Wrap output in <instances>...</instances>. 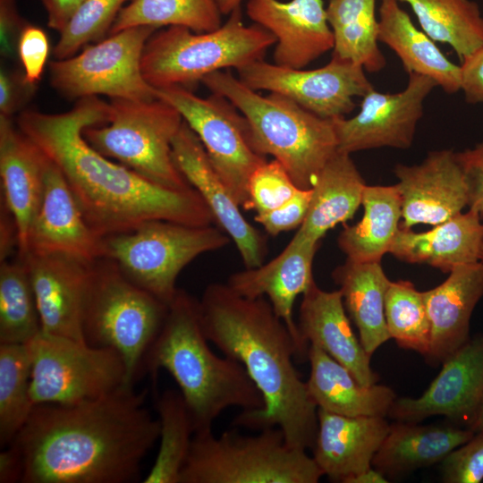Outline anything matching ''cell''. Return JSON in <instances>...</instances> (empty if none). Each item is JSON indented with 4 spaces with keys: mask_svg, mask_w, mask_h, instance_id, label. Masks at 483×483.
<instances>
[{
    "mask_svg": "<svg viewBox=\"0 0 483 483\" xmlns=\"http://www.w3.org/2000/svg\"><path fill=\"white\" fill-rule=\"evenodd\" d=\"M183 123L179 111L161 98H113L107 122L88 126L83 136L105 157L165 188L192 187L178 169L172 143Z\"/></svg>",
    "mask_w": 483,
    "mask_h": 483,
    "instance_id": "obj_9",
    "label": "cell"
},
{
    "mask_svg": "<svg viewBox=\"0 0 483 483\" xmlns=\"http://www.w3.org/2000/svg\"><path fill=\"white\" fill-rule=\"evenodd\" d=\"M199 307L208 341L243 366L264 400L263 408L242 411L232 424L258 430L277 427L290 446L311 449L318 406L294 366V339L268 300L246 298L227 284L213 283Z\"/></svg>",
    "mask_w": 483,
    "mask_h": 483,
    "instance_id": "obj_3",
    "label": "cell"
},
{
    "mask_svg": "<svg viewBox=\"0 0 483 483\" xmlns=\"http://www.w3.org/2000/svg\"><path fill=\"white\" fill-rule=\"evenodd\" d=\"M475 434L471 428L446 425H421L397 421L372 461V466L387 479L440 463L453 449Z\"/></svg>",
    "mask_w": 483,
    "mask_h": 483,
    "instance_id": "obj_30",
    "label": "cell"
},
{
    "mask_svg": "<svg viewBox=\"0 0 483 483\" xmlns=\"http://www.w3.org/2000/svg\"><path fill=\"white\" fill-rule=\"evenodd\" d=\"M159 447L144 483H180L194 435L191 412L179 390L167 389L156 401Z\"/></svg>",
    "mask_w": 483,
    "mask_h": 483,
    "instance_id": "obj_36",
    "label": "cell"
},
{
    "mask_svg": "<svg viewBox=\"0 0 483 483\" xmlns=\"http://www.w3.org/2000/svg\"><path fill=\"white\" fill-rule=\"evenodd\" d=\"M389 480L373 466L351 478L347 483H386Z\"/></svg>",
    "mask_w": 483,
    "mask_h": 483,
    "instance_id": "obj_53",
    "label": "cell"
},
{
    "mask_svg": "<svg viewBox=\"0 0 483 483\" xmlns=\"http://www.w3.org/2000/svg\"><path fill=\"white\" fill-rule=\"evenodd\" d=\"M345 309L356 326L366 352L372 354L391 337L385 318V298L391 281L380 261L346 258L332 273Z\"/></svg>",
    "mask_w": 483,
    "mask_h": 483,
    "instance_id": "obj_31",
    "label": "cell"
},
{
    "mask_svg": "<svg viewBox=\"0 0 483 483\" xmlns=\"http://www.w3.org/2000/svg\"><path fill=\"white\" fill-rule=\"evenodd\" d=\"M18 250V231L15 220L3 202L0 213V262L11 258Z\"/></svg>",
    "mask_w": 483,
    "mask_h": 483,
    "instance_id": "obj_51",
    "label": "cell"
},
{
    "mask_svg": "<svg viewBox=\"0 0 483 483\" xmlns=\"http://www.w3.org/2000/svg\"><path fill=\"white\" fill-rule=\"evenodd\" d=\"M312 190L299 189L297 192L282 206L254 217L265 231L273 236L282 232L299 228L304 222L309 211Z\"/></svg>",
    "mask_w": 483,
    "mask_h": 483,
    "instance_id": "obj_45",
    "label": "cell"
},
{
    "mask_svg": "<svg viewBox=\"0 0 483 483\" xmlns=\"http://www.w3.org/2000/svg\"><path fill=\"white\" fill-rule=\"evenodd\" d=\"M326 11L334 35V55L369 72L385 68L386 61L378 47L376 0H329Z\"/></svg>",
    "mask_w": 483,
    "mask_h": 483,
    "instance_id": "obj_34",
    "label": "cell"
},
{
    "mask_svg": "<svg viewBox=\"0 0 483 483\" xmlns=\"http://www.w3.org/2000/svg\"><path fill=\"white\" fill-rule=\"evenodd\" d=\"M307 360V388L318 409L345 416H388L397 398L391 387L361 385L347 368L313 344L309 345Z\"/></svg>",
    "mask_w": 483,
    "mask_h": 483,
    "instance_id": "obj_28",
    "label": "cell"
},
{
    "mask_svg": "<svg viewBox=\"0 0 483 483\" xmlns=\"http://www.w3.org/2000/svg\"><path fill=\"white\" fill-rule=\"evenodd\" d=\"M199 300L184 290L169 305L163 327L144 362L155 377L161 369L176 382L193 422L194 433L212 429L227 409L259 410L263 397L243 366L209 347Z\"/></svg>",
    "mask_w": 483,
    "mask_h": 483,
    "instance_id": "obj_4",
    "label": "cell"
},
{
    "mask_svg": "<svg viewBox=\"0 0 483 483\" xmlns=\"http://www.w3.org/2000/svg\"><path fill=\"white\" fill-rule=\"evenodd\" d=\"M322 476L313 457L290 446L277 427L253 436L231 429L216 436L209 429L194 433L180 483H317Z\"/></svg>",
    "mask_w": 483,
    "mask_h": 483,
    "instance_id": "obj_7",
    "label": "cell"
},
{
    "mask_svg": "<svg viewBox=\"0 0 483 483\" xmlns=\"http://www.w3.org/2000/svg\"><path fill=\"white\" fill-rule=\"evenodd\" d=\"M460 68L461 90L466 102L483 103V45L465 57Z\"/></svg>",
    "mask_w": 483,
    "mask_h": 483,
    "instance_id": "obj_48",
    "label": "cell"
},
{
    "mask_svg": "<svg viewBox=\"0 0 483 483\" xmlns=\"http://www.w3.org/2000/svg\"><path fill=\"white\" fill-rule=\"evenodd\" d=\"M155 89L157 97L175 107L196 133L235 201L250 209V179L267 159L254 149L244 116L221 95L201 97L180 86Z\"/></svg>",
    "mask_w": 483,
    "mask_h": 483,
    "instance_id": "obj_13",
    "label": "cell"
},
{
    "mask_svg": "<svg viewBox=\"0 0 483 483\" xmlns=\"http://www.w3.org/2000/svg\"><path fill=\"white\" fill-rule=\"evenodd\" d=\"M390 428L386 417L345 416L318 409L313 459L333 481H347L372 466Z\"/></svg>",
    "mask_w": 483,
    "mask_h": 483,
    "instance_id": "obj_24",
    "label": "cell"
},
{
    "mask_svg": "<svg viewBox=\"0 0 483 483\" xmlns=\"http://www.w3.org/2000/svg\"><path fill=\"white\" fill-rule=\"evenodd\" d=\"M219 0H131L119 12L109 32L135 26H183L208 32L222 25Z\"/></svg>",
    "mask_w": 483,
    "mask_h": 483,
    "instance_id": "obj_38",
    "label": "cell"
},
{
    "mask_svg": "<svg viewBox=\"0 0 483 483\" xmlns=\"http://www.w3.org/2000/svg\"><path fill=\"white\" fill-rule=\"evenodd\" d=\"M147 395L121 386L74 404L35 405L10 444L21 458V482L139 481L141 462L159 438Z\"/></svg>",
    "mask_w": 483,
    "mask_h": 483,
    "instance_id": "obj_2",
    "label": "cell"
},
{
    "mask_svg": "<svg viewBox=\"0 0 483 483\" xmlns=\"http://www.w3.org/2000/svg\"><path fill=\"white\" fill-rule=\"evenodd\" d=\"M246 13L275 37L273 58L277 65L303 69L334 49L323 0H247Z\"/></svg>",
    "mask_w": 483,
    "mask_h": 483,
    "instance_id": "obj_22",
    "label": "cell"
},
{
    "mask_svg": "<svg viewBox=\"0 0 483 483\" xmlns=\"http://www.w3.org/2000/svg\"><path fill=\"white\" fill-rule=\"evenodd\" d=\"M201 82L211 93L228 99L244 116L258 153L278 161L298 188H312L322 168L337 152L331 119L282 95L270 92L262 96L229 71L212 72Z\"/></svg>",
    "mask_w": 483,
    "mask_h": 483,
    "instance_id": "obj_5",
    "label": "cell"
},
{
    "mask_svg": "<svg viewBox=\"0 0 483 483\" xmlns=\"http://www.w3.org/2000/svg\"><path fill=\"white\" fill-rule=\"evenodd\" d=\"M49 40L46 32L33 24L27 23L17 43V55L23 69L27 84L37 88L49 55Z\"/></svg>",
    "mask_w": 483,
    "mask_h": 483,
    "instance_id": "obj_44",
    "label": "cell"
},
{
    "mask_svg": "<svg viewBox=\"0 0 483 483\" xmlns=\"http://www.w3.org/2000/svg\"><path fill=\"white\" fill-rule=\"evenodd\" d=\"M297 322L306 346L316 345L347 368L363 386L378 381L369 354L355 335L341 292L325 291L316 282L301 295Z\"/></svg>",
    "mask_w": 483,
    "mask_h": 483,
    "instance_id": "obj_23",
    "label": "cell"
},
{
    "mask_svg": "<svg viewBox=\"0 0 483 483\" xmlns=\"http://www.w3.org/2000/svg\"><path fill=\"white\" fill-rule=\"evenodd\" d=\"M275 37L254 23L247 26L241 7L226 22L208 32H195L183 26L155 31L141 56V72L154 89L187 88L223 69L239 70L263 60Z\"/></svg>",
    "mask_w": 483,
    "mask_h": 483,
    "instance_id": "obj_6",
    "label": "cell"
},
{
    "mask_svg": "<svg viewBox=\"0 0 483 483\" xmlns=\"http://www.w3.org/2000/svg\"><path fill=\"white\" fill-rule=\"evenodd\" d=\"M402 202L401 227L435 226L468 207L469 190L457 152L434 150L418 165L394 169Z\"/></svg>",
    "mask_w": 483,
    "mask_h": 483,
    "instance_id": "obj_17",
    "label": "cell"
},
{
    "mask_svg": "<svg viewBox=\"0 0 483 483\" xmlns=\"http://www.w3.org/2000/svg\"><path fill=\"white\" fill-rule=\"evenodd\" d=\"M26 344L31 360L34 406L74 404L125 386V365L114 349L43 331Z\"/></svg>",
    "mask_w": 483,
    "mask_h": 483,
    "instance_id": "obj_11",
    "label": "cell"
},
{
    "mask_svg": "<svg viewBox=\"0 0 483 483\" xmlns=\"http://www.w3.org/2000/svg\"><path fill=\"white\" fill-rule=\"evenodd\" d=\"M361 206V219L341 231L338 246L349 259L380 261L390 252L401 227L402 202L396 185H367Z\"/></svg>",
    "mask_w": 483,
    "mask_h": 483,
    "instance_id": "obj_33",
    "label": "cell"
},
{
    "mask_svg": "<svg viewBox=\"0 0 483 483\" xmlns=\"http://www.w3.org/2000/svg\"><path fill=\"white\" fill-rule=\"evenodd\" d=\"M30 381L31 360L27 344L0 343L1 447L13 441L32 411Z\"/></svg>",
    "mask_w": 483,
    "mask_h": 483,
    "instance_id": "obj_39",
    "label": "cell"
},
{
    "mask_svg": "<svg viewBox=\"0 0 483 483\" xmlns=\"http://www.w3.org/2000/svg\"><path fill=\"white\" fill-rule=\"evenodd\" d=\"M366 186L351 154L337 150L311 188L309 211L298 232L320 242L329 230L353 217L361 206Z\"/></svg>",
    "mask_w": 483,
    "mask_h": 483,
    "instance_id": "obj_32",
    "label": "cell"
},
{
    "mask_svg": "<svg viewBox=\"0 0 483 483\" xmlns=\"http://www.w3.org/2000/svg\"><path fill=\"white\" fill-rule=\"evenodd\" d=\"M41 153V152H40ZM42 155L44 191L26 254H64L87 261L103 258V237L86 222L58 167Z\"/></svg>",
    "mask_w": 483,
    "mask_h": 483,
    "instance_id": "obj_20",
    "label": "cell"
},
{
    "mask_svg": "<svg viewBox=\"0 0 483 483\" xmlns=\"http://www.w3.org/2000/svg\"><path fill=\"white\" fill-rule=\"evenodd\" d=\"M422 292L430 326V345L424 358L436 366L470 339V318L483 297V264L458 266L442 284Z\"/></svg>",
    "mask_w": 483,
    "mask_h": 483,
    "instance_id": "obj_25",
    "label": "cell"
},
{
    "mask_svg": "<svg viewBox=\"0 0 483 483\" xmlns=\"http://www.w3.org/2000/svg\"><path fill=\"white\" fill-rule=\"evenodd\" d=\"M131 0H86L60 32L53 55L64 59L82 47L103 38L110 30L121 9Z\"/></svg>",
    "mask_w": 483,
    "mask_h": 483,
    "instance_id": "obj_41",
    "label": "cell"
},
{
    "mask_svg": "<svg viewBox=\"0 0 483 483\" xmlns=\"http://www.w3.org/2000/svg\"><path fill=\"white\" fill-rule=\"evenodd\" d=\"M157 28L135 26L87 46L80 54L49 63L51 86L78 100L106 95L128 100H152L156 89L143 77L144 47Z\"/></svg>",
    "mask_w": 483,
    "mask_h": 483,
    "instance_id": "obj_12",
    "label": "cell"
},
{
    "mask_svg": "<svg viewBox=\"0 0 483 483\" xmlns=\"http://www.w3.org/2000/svg\"><path fill=\"white\" fill-rule=\"evenodd\" d=\"M406 3L434 41L448 44L461 61L483 45V15L471 0H398Z\"/></svg>",
    "mask_w": 483,
    "mask_h": 483,
    "instance_id": "obj_35",
    "label": "cell"
},
{
    "mask_svg": "<svg viewBox=\"0 0 483 483\" xmlns=\"http://www.w3.org/2000/svg\"><path fill=\"white\" fill-rule=\"evenodd\" d=\"M436 87L430 77L411 73L400 92L382 93L372 88L362 97L353 117L331 119L337 150L352 154L380 148H409L423 116L425 100Z\"/></svg>",
    "mask_w": 483,
    "mask_h": 483,
    "instance_id": "obj_15",
    "label": "cell"
},
{
    "mask_svg": "<svg viewBox=\"0 0 483 483\" xmlns=\"http://www.w3.org/2000/svg\"><path fill=\"white\" fill-rule=\"evenodd\" d=\"M244 0H219L222 14H230L234 9L241 7Z\"/></svg>",
    "mask_w": 483,
    "mask_h": 483,
    "instance_id": "obj_54",
    "label": "cell"
},
{
    "mask_svg": "<svg viewBox=\"0 0 483 483\" xmlns=\"http://www.w3.org/2000/svg\"><path fill=\"white\" fill-rule=\"evenodd\" d=\"M320 242L297 231L285 248L267 263L231 275L227 285L250 299L266 297L275 314L284 322L297 347L298 360H307L308 346L302 342L293 318V306L315 282L313 260Z\"/></svg>",
    "mask_w": 483,
    "mask_h": 483,
    "instance_id": "obj_19",
    "label": "cell"
},
{
    "mask_svg": "<svg viewBox=\"0 0 483 483\" xmlns=\"http://www.w3.org/2000/svg\"><path fill=\"white\" fill-rule=\"evenodd\" d=\"M479 261L483 264V222H482V236L480 242Z\"/></svg>",
    "mask_w": 483,
    "mask_h": 483,
    "instance_id": "obj_56",
    "label": "cell"
},
{
    "mask_svg": "<svg viewBox=\"0 0 483 483\" xmlns=\"http://www.w3.org/2000/svg\"><path fill=\"white\" fill-rule=\"evenodd\" d=\"M469 190L468 208L483 215V141L457 152Z\"/></svg>",
    "mask_w": 483,
    "mask_h": 483,
    "instance_id": "obj_46",
    "label": "cell"
},
{
    "mask_svg": "<svg viewBox=\"0 0 483 483\" xmlns=\"http://www.w3.org/2000/svg\"><path fill=\"white\" fill-rule=\"evenodd\" d=\"M237 72L249 88L286 97L326 119L351 113L355 108L354 97H362L373 88L362 66L334 55L327 64L312 70L259 60Z\"/></svg>",
    "mask_w": 483,
    "mask_h": 483,
    "instance_id": "obj_14",
    "label": "cell"
},
{
    "mask_svg": "<svg viewBox=\"0 0 483 483\" xmlns=\"http://www.w3.org/2000/svg\"><path fill=\"white\" fill-rule=\"evenodd\" d=\"M36 87L30 86L23 74L1 68L0 115L12 117L33 96Z\"/></svg>",
    "mask_w": 483,
    "mask_h": 483,
    "instance_id": "obj_47",
    "label": "cell"
},
{
    "mask_svg": "<svg viewBox=\"0 0 483 483\" xmlns=\"http://www.w3.org/2000/svg\"><path fill=\"white\" fill-rule=\"evenodd\" d=\"M398 0H381L378 10V41L386 45L401 60L408 74L433 79L445 92L461 90V68L419 30Z\"/></svg>",
    "mask_w": 483,
    "mask_h": 483,
    "instance_id": "obj_29",
    "label": "cell"
},
{
    "mask_svg": "<svg viewBox=\"0 0 483 483\" xmlns=\"http://www.w3.org/2000/svg\"><path fill=\"white\" fill-rule=\"evenodd\" d=\"M385 318L390 337L406 350L425 357L430 345V326L423 292L406 280L390 283L385 298Z\"/></svg>",
    "mask_w": 483,
    "mask_h": 483,
    "instance_id": "obj_40",
    "label": "cell"
},
{
    "mask_svg": "<svg viewBox=\"0 0 483 483\" xmlns=\"http://www.w3.org/2000/svg\"><path fill=\"white\" fill-rule=\"evenodd\" d=\"M42 331L27 267L18 255L0 262V343L26 344Z\"/></svg>",
    "mask_w": 483,
    "mask_h": 483,
    "instance_id": "obj_37",
    "label": "cell"
},
{
    "mask_svg": "<svg viewBox=\"0 0 483 483\" xmlns=\"http://www.w3.org/2000/svg\"><path fill=\"white\" fill-rule=\"evenodd\" d=\"M86 0H41L48 26L59 33Z\"/></svg>",
    "mask_w": 483,
    "mask_h": 483,
    "instance_id": "obj_50",
    "label": "cell"
},
{
    "mask_svg": "<svg viewBox=\"0 0 483 483\" xmlns=\"http://www.w3.org/2000/svg\"><path fill=\"white\" fill-rule=\"evenodd\" d=\"M0 177L1 202L15 220L17 255L22 256L43 197L42 155L12 117L4 115H0Z\"/></svg>",
    "mask_w": 483,
    "mask_h": 483,
    "instance_id": "obj_26",
    "label": "cell"
},
{
    "mask_svg": "<svg viewBox=\"0 0 483 483\" xmlns=\"http://www.w3.org/2000/svg\"><path fill=\"white\" fill-rule=\"evenodd\" d=\"M23 466L21 458L12 445L0 453V483L21 482Z\"/></svg>",
    "mask_w": 483,
    "mask_h": 483,
    "instance_id": "obj_52",
    "label": "cell"
},
{
    "mask_svg": "<svg viewBox=\"0 0 483 483\" xmlns=\"http://www.w3.org/2000/svg\"><path fill=\"white\" fill-rule=\"evenodd\" d=\"M19 13L15 0H0L1 54L13 57L17 52L19 37L26 25Z\"/></svg>",
    "mask_w": 483,
    "mask_h": 483,
    "instance_id": "obj_49",
    "label": "cell"
},
{
    "mask_svg": "<svg viewBox=\"0 0 483 483\" xmlns=\"http://www.w3.org/2000/svg\"><path fill=\"white\" fill-rule=\"evenodd\" d=\"M20 258L30 275L42 331L85 342L82 316L95 261L64 254Z\"/></svg>",
    "mask_w": 483,
    "mask_h": 483,
    "instance_id": "obj_21",
    "label": "cell"
},
{
    "mask_svg": "<svg viewBox=\"0 0 483 483\" xmlns=\"http://www.w3.org/2000/svg\"><path fill=\"white\" fill-rule=\"evenodd\" d=\"M445 483H479L483 480V430L453 449L440 462Z\"/></svg>",
    "mask_w": 483,
    "mask_h": 483,
    "instance_id": "obj_43",
    "label": "cell"
},
{
    "mask_svg": "<svg viewBox=\"0 0 483 483\" xmlns=\"http://www.w3.org/2000/svg\"><path fill=\"white\" fill-rule=\"evenodd\" d=\"M482 400L483 334H479L442 363L440 372L420 396L396 398L388 416L414 423L445 416L470 426Z\"/></svg>",
    "mask_w": 483,
    "mask_h": 483,
    "instance_id": "obj_16",
    "label": "cell"
},
{
    "mask_svg": "<svg viewBox=\"0 0 483 483\" xmlns=\"http://www.w3.org/2000/svg\"><path fill=\"white\" fill-rule=\"evenodd\" d=\"M172 151L178 169L205 201L215 222L234 242L246 268L262 265L267 252L266 236L242 216L199 139L184 121L173 140Z\"/></svg>",
    "mask_w": 483,
    "mask_h": 483,
    "instance_id": "obj_18",
    "label": "cell"
},
{
    "mask_svg": "<svg viewBox=\"0 0 483 483\" xmlns=\"http://www.w3.org/2000/svg\"><path fill=\"white\" fill-rule=\"evenodd\" d=\"M470 428H471L475 432L483 430V400L474 420L470 426Z\"/></svg>",
    "mask_w": 483,
    "mask_h": 483,
    "instance_id": "obj_55",
    "label": "cell"
},
{
    "mask_svg": "<svg viewBox=\"0 0 483 483\" xmlns=\"http://www.w3.org/2000/svg\"><path fill=\"white\" fill-rule=\"evenodd\" d=\"M299 189L278 161H267L250 179V209L257 214L273 210L288 201Z\"/></svg>",
    "mask_w": 483,
    "mask_h": 483,
    "instance_id": "obj_42",
    "label": "cell"
},
{
    "mask_svg": "<svg viewBox=\"0 0 483 483\" xmlns=\"http://www.w3.org/2000/svg\"><path fill=\"white\" fill-rule=\"evenodd\" d=\"M480 216L469 209L420 233L400 227L389 253L402 261L427 264L444 273L461 265L479 262Z\"/></svg>",
    "mask_w": 483,
    "mask_h": 483,
    "instance_id": "obj_27",
    "label": "cell"
},
{
    "mask_svg": "<svg viewBox=\"0 0 483 483\" xmlns=\"http://www.w3.org/2000/svg\"><path fill=\"white\" fill-rule=\"evenodd\" d=\"M168 309L128 280L113 262L99 258L93 263L85 299L84 341L116 351L125 365V386L133 387Z\"/></svg>",
    "mask_w": 483,
    "mask_h": 483,
    "instance_id": "obj_8",
    "label": "cell"
},
{
    "mask_svg": "<svg viewBox=\"0 0 483 483\" xmlns=\"http://www.w3.org/2000/svg\"><path fill=\"white\" fill-rule=\"evenodd\" d=\"M230 241L219 226L151 220L129 232L103 237V258L132 284L170 305L182 270L199 255L220 250Z\"/></svg>",
    "mask_w": 483,
    "mask_h": 483,
    "instance_id": "obj_10",
    "label": "cell"
},
{
    "mask_svg": "<svg viewBox=\"0 0 483 483\" xmlns=\"http://www.w3.org/2000/svg\"><path fill=\"white\" fill-rule=\"evenodd\" d=\"M108 114L109 103L88 97L60 114L23 111L16 124L58 167L86 222L101 237L129 232L151 220L215 223L195 189L176 191L156 184L88 143L84 129L106 123Z\"/></svg>",
    "mask_w": 483,
    "mask_h": 483,
    "instance_id": "obj_1",
    "label": "cell"
}]
</instances>
